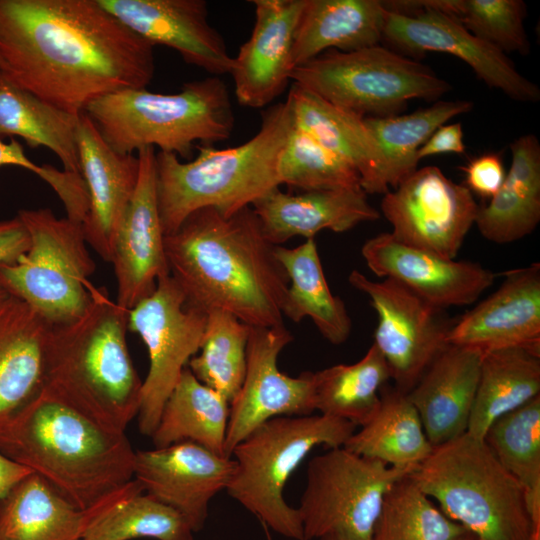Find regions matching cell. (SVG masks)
<instances>
[{
  "label": "cell",
  "mask_w": 540,
  "mask_h": 540,
  "mask_svg": "<svg viewBox=\"0 0 540 540\" xmlns=\"http://www.w3.org/2000/svg\"><path fill=\"white\" fill-rule=\"evenodd\" d=\"M540 395V355L521 347L482 354L467 433L483 440L490 425Z\"/></svg>",
  "instance_id": "cell-33"
},
{
  "label": "cell",
  "mask_w": 540,
  "mask_h": 540,
  "mask_svg": "<svg viewBox=\"0 0 540 540\" xmlns=\"http://www.w3.org/2000/svg\"><path fill=\"white\" fill-rule=\"evenodd\" d=\"M318 540H336V539H334L333 537L326 536V537H322V538H320Z\"/></svg>",
  "instance_id": "cell-51"
},
{
  "label": "cell",
  "mask_w": 540,
  "mask_h": 540,
  "mask_svg": "<svg viewBox=\"0 0 540 540\" xmlns=\"http://www.w3.org/2000/svg\"><path fill=\"white\" fill-rule=\"evenodd\" d=\"M390 379L387 362L375 344L353 364L314 372L315 409L356 427L366 424L380 405V391Z\"/></svg>",
  "instance_id": "cell-36"
},
{
  "label": "cell",
  "mask_w": 540,
  "mask_h": 540,
  "mask_svg": "<svg viewBox=\"0 0 540 540\" xmlns=\"http://www.w3.org/2000/svg\"><path fill=\"white\" fill-rule=\"evenodd\" d=\"M229 405L221 394L201 383L186 367L151 435L155 448L190 441L225 456Z\"/></svg>",
  "instance_id": "cell-34"
},
{
  "label": "cell",
  "mask_w": 540,
  "mask_h": 540,
  "mask_svg": "<svg viewBox=\"0 0 540 540\" xmlns=\"http://www.w3.org/2000/svg\"><path fill=\"white\" fill-rule=\"evenodd\" d=\"M31 472L0 452V500L17 482Z\"/></svg>",
  "instance_id": "cell-48"
},
{
  "label": "cell",
  "mask_w": 540,
  "mask_h": 540,
  "mask_svg": "<svg viewBox=\"0 0 540 540\" xmlns=\"http://www.w3.org/2000/svg\"><path fill=\"white\" fill-rule=\"evenodd\" d=\"M29 246V234L17 215L0 220V266L18 260Z\"/></svg>",
  "instance_id": "cell-46"
},
{
  "label": "cell",
  "mask_w": 540,
  "mask_h": 540,
  "mask_svg": "<svg viewBox=\"0 0 540 540\" xmlns=\"http://www.w3.org/2000/svg\"><path fill=\"white\" fill-rule=\"evenodd\" d=\"M382 41L386 47L415 59L430 51L451 54L469 65L487 86L512 100H540L538 85L524 77L505 53L438 10L427 9L409 16L386 10Z\"/></svg>",
  "instance_id": "cell-16"
},
{
  "label": "cell",
  "mask_w": 540,
  "mask_h": 540,
  "mask_svg": "<svg viewBox=\"0 0 540 540\" xmlns=\"http://www.w3.org/2000/svg\"><path fill=\"white\" fill-rule=\"evenodd\" d=\"M466 187L475 194L491 199L501 187L506 171L501 156L486 153L471 159L462 167Z\"/></svg>",
  "instance_id": "cell-44"
},
{
  "label": "cell",
  "mask_w": 540,
  "mask_h": 540,
  "mask_svg": "<svg viewBox=\"0 0 540 540\" xmlns=\"http://www.w3.org/2000/svg\"><path fill=\"white\" fill-rule=\"evenodd\" d=\"M456 540H480V539L477 538L475 535L471 534L470 532H467Z\"/></svg>",
  "instance_id": "cell-49"
},
{
  "label": "cell",
  "mask_w": 540,
  "mask_h": 540,
  "mask_svg": "<svg viewBox=\"0 0 540 540\" xmlns=\"http://www.w3.org/2000/svg\"><path fill=\"white\" fill-rule=\"evenodd\" d=\"M472 109L469 100H438L406 115L365 117L383 157L387 187L396 188L417 170L418 150L439 127Z\"/></svg>",
  "instance_id": "cell-38"
},
{
  "label": "cell",
  "mask_w": 540,
  "mask_h": 540,
  "mask_svg": "<svg viewBox=\"0 0 540 540\" xmlns=\"http://www.w3.org/2000/svg\"><path fill=\"white\" fill-rule=\"evenodd\" d=\"M294 126L285 101L265 109L257 133L236 147L196 146L198 155L188 162L158 151L156 191L165 235L197 210L214 208L229 216L279 187V161Z\"/></svg>",
  "instance_id": "cell-5"
},
{
  "label": "cell",
  "mask_w": 540,
  "mask_h": 540,
  "mask_svg": "<svg viewBox=\"0 0 540 540\" xmlns=\"http://www.w3.org/2000/svg\"><path fill=\"white\" fill-rule=\"evenodd\" d=\"M380 207L396 240L447 259L456 258L479 209L472 192L437 166L417 169Z\"/></svg>",
  "instance_id": "cell-14"
},
{
  "label": "cell",
  "mask_w": 540,
  "mask_h": 540,
  "mask_svg": "<svg viewBox=\"0 0 540 540\" xmlns=\"http://www.w3.org/2000/svg\"><path fill=\"white\" fill-rule=\"evenodd\" d=\"M153 51L99 0H0V73L73 115L107 94L146 88Z\"/></svg>",
  "instance_id": "cell-1"
},
{
  "label": "cell",
  "mask_w": 540,
  "mask_h": 540,
  "mask_svg": "<svg viewBox=\"0 0 540 540\" xmlns=\"http://www.w3.org/2000/svg\"><path fill=\"white\" fill-rule=\"evenodd\" d=\"M498 289L454 322L449 345L482 353L521 347L540 355V263L503 273Z\"/></svg>",
  "instance_id": "cell-20"
},
{
  "label": "cell",
  "mask_w": 540,
  "mask_h": 540,
  "mask_svg": "<svg viewBox=\"0 0 540 540\" xmlns=\"http://www.w3.org/2000/svg\"><path fill=\"white\" fill-rule=\"evenodd\" d=\"M0 452L86 510L134 478L125 433L95 423L52 392H40L0 431Z\"/></svg>",
  "instance_id": "cell-3"
},
{
  "label": "cell",
  "mask_w": 540,
  "mask_h": 540,
  "mask_svg": "<svg viewBox=\"0 0 540 540\" xmlns=\"http://www.w3.org/2000/svg\"><path fill=\"white\" fill-rule=\"evenodd\" d=\"M344 447L393 467H416L434 448L407 393L387 384L380 391L376 413Z\"/></svg>",
  "instance_id": "cell-32"
},
{
  "label": "cell",
  "mask_w": 540,
  "mask_h": 540,
  "mask_svg": "<svg viewBox=\"0 0 540 540\" xmlns=\"http://www.w3.org/2000/svg\"><path fill=\"white\" fill-rule=\"evenodd\" d=\"M292 340L284 325L251 327L245 377L229 405L225 456L231 457L234 447L262 423L280 416L310 415L316 410L314 372L291 377L278 368V356Z\"/></svg>",
  "instance_id": "cell-15"
},
{
  "label": "cell",
  "mask_w": 540,
  "mask_h": 540,
  "mask_svg": "<svg viewBox=\"0 0 540 540\" xmlns=\"http://www.w3.org/2000/svg\"><path fill=\"white\" fill-rule=\"evenodd\" d=\"M251 326L224 311L207 313L200 354L187 367L204 385L221 394L230 404L243 383Z\"/></svg>",
  "instance_id": "cell-40"
},
{
  "label": "cell",
  "mask_w": 540,
  "mask_h": 540,
  "mask_svg": "<svg viewBox=\"0 0 540 540\" xmlns=\"http://www.w3.org/2000/svg\"><path fill=\"white\" fill-rule=\"evenodd\" d=\"M385 15L379 0H306L294 35L292 69L328 50L379 44Z\"/></svg>",
  "instance_id": "cell-29"
},
{
  "label": "cell",
  "mask_w": 540,
  "mask_h": 540,
  "mask_svg": "<svg viewBox=\"0 0 540 540\" xmlns=\"http://www.w3.org/2000/svg\"><path fill=\"white\" fill-rule=\"evenodd\" d=\"M17 166L29 170L43 181H45L56 194L62 193L70 181L69 173L59 170L51 165H37L25 154L22 145L12 139L9 143H4L0 139V167Z\"/></svg>",
  "instance_id": "cell-45"
},
{
  "label": "cell",
  "mask_w": 540,
  "mask_h": 540,
  "mask_svg": "<svg viewBox=\"0 0 540 540\" xmlns=\"http://www.w3.org/2000/svg\"><path fill=\"white\" fill-rule=\"evenodd\" d=\"M206 323L207 313L186 304L171 275L128 311V330L139 335L149 357L137 415L141 434L151 437L155 431L167 398L200 350Z\"/></svg>",
  "instance_id": "cell-12"
},
{
  "label": "cell",
  "mask_w": 540,
  "mask_h": 540,
  "mask_svg": "<svg viewBox=\"0 0 540 540\" xmlns=\"http://www.w3.org/2000/svg\"><path fill=\"white\" fill-rule=\"evenodd\" d=\"M138 181L118 228L111 264L117 284L116 303L130 310L150 296L170 275L156 191V151H137Z\"/></svg>",
  "instance_id": "cell-17"
},
{
  "label": "cell",
  "mask_w": 540,
  "mask_h": 540,
  "mask_svg": "<svg viewBox=\"0 0 540 540\" xmlns=\"http://www.w3.org/2000/svg\"><path fill=\"white\" fill-rule=\"evenodd\" d=\"M134 33L175 50L188 64L211 76L230 73L233 57L210 24L204 0H99Z\"/></svg>",
  "instance_id": "cell-21"
},
{
  "label": "cell",
  "mask_w": 540,
  "mask_h": 540,
  "mask_svg": "<svg viewBox=\"0 0 540 540\" xmlns=\"http://www.w3.org/2000/svg\"><path fill=\"white\" fill-rule=\"evenodd\" d=\"M512 161L505 179L479 206L475 225L487 240L506 244L531 234L540 222V143L525 134L510 144Z\"/></svg>",
  "instance_id": "cell-30"
},
{
  "label": "cell",
  "mask_w": 540,
  "mask_h": 540,
  "mask_svg": "<svg viewBox=\"0 0 540 540\" xmlns=\"http://www.w3.org/2000/svg\"><path fill=\"white\" fill-rule=\"evenodd\" d=\"M186 519L172 507L135 491L97 516L87 527V540H194Z\"/></svg>",
  "instance_id": "cell-41"
},
{
  "label": "cell",
  "mask_w": 540,
  "mask_h": 540,
  "mask_svg": "<svg viewBox=\"0 0 540 540\" xmlns=\"http://www.w3.org/2000/svg\"><path fill=\"white\" fill-rule=\"evenodd\" d=\"M467 532L409 474L386 492L371 540H456Z\"/></svg>",
  "instance_id": "cell-39"
},
{
  "label": "cell",
  "mask_w": 540,
  "mask_h": 540,
  "mask_svg": "<svg viewBox=\"0 0 540 540\" xmlns=\"http://www.w3.org/2000/svg\"><path fill=\"white\" fill-rule=\"evenodd\" d=\"M30 238L25 254L0 266V288L30 306L50 326L78 319L91 299L96 264L81 224L50 209H21Z\"/></svg>",
  "instance_id": "cell-10"
},
{
  "label": "cell",
  "mask_w": 540,
  "mask_h": 540,
  "mask_svg": "<svg viewBox=\"0 0 540 540\" xmlns=\"http://www.w3.org/2000/svg\"><path fill=\"white\" fill-rule=\"evenodd\" d=\"M164 244L170 275L188 306L224 311L251 327L284 325L289 280L252 207L229 216L197 210L165 235Z\"/></svg>",
  "instance_id": "cell-2"
},
{
  "label": "cell",
  "mask_w": 540,
  "mask_h": 540,
  "mask_svg": "<svg viewBox=\"0 0 540 540\" xmlns=\"http://www.w3.org/2000/svg\"><path fill=\"white\" fill-rule=\"evenodd\" d=\"M466 147L463 141V129L460 122L444 124L439 127L425 144L418 150L417 158L421 159L442 153L463 154Z\"/></svg>",
  "instance_id": "cell-47"
},
{
  "label": "cell",
  "mask_w": 540,
  "mask_h": 540,
  "mask_svg": "<svg viewBox=\"0 0 540 540\" xmlns=\"http://www.w3.org/2000/svg\"><path fill=\"white\" fill-rule=\"evenodd\" d=\"M274 255L289 280L283 316L293 322L308 317L328 342L344 343L351 333V318L343 300L328 286L314 238L295 248L275 246Z\"/></svg>",
  "instance_id": "cell-31"
},
{
  "label": "cell",
  "mask_w": 540,
  "mask_h": 540,
  "mask_svg": "<svg viewBox=\"0 0 540 540\" xmlns=\"http://www.w3.org/2000/svg\"><path fill=\"white\" fill-rule=\"evenodd\" d=\"M84 112L122 154L157 147L188 158L197 141L213 146L227 140L234 128L229 92L218 76L184 83L172 94L119 90L92 101Z\"/></svg>",
  "instance_id": "cell-6"
},
{
  "label": "cell",
  "mask_w": 540,
  "mask_h": 540,
  "mask_svg": "<svg viewBox=\"0 0 540 540\" xmlns=\"http://www.w3.org/2000/svg\"><path fill=\"white\" fill-rule=\"evenodd\" d=\"M348 281L369 297L378 316L373 344L383 354L394 386L408 393L449 345L454 319L392 279L374 281L353 270Z\"/></svg>",
  "instance_id": "cell-13"
},
{
  "label": "cell",
  "mask_w": 540,
  "mask_h": 540,
  "mask_svg": "<svg viewBox=\"0 0 540 540\" xmlns=\"http://www.w3.org/2000/svg\"><path fill=\"white\" fill-rule=\"evenodd\" d=\"M138 488L129 481L94 506L81 510L43 477L31 472L0 500V540H80L89 524Z\"/></svg>",
  "instance_id": "cell-24"
},
{
  "label": "cell",
  "mask_w": 540,
  "mask_h": 540,
  "mask_svg": "<svg viewBox=\"0 0 540 540\" xmlns=\"http://www.w3.org/2000/svg\"><path fill=\"white\" fill-rule=\"evenodd\" d=\"M410 477L480 540H536L522 486L484 440L466 432L436 446Z\"/></svg>",
  "instance_id": "cell-7"
},
{
  "label": "cell",
  "mask_w": 540,
  "mask_h": 540,
  "mask_svg": "<svg viewBox=\"0 0 540 540\" xmlns=\"http://www.w3.org/2000/svg\"><path fill=\"white\" fill-rule=\"evenodd\" d=\"M416 467H393L344 446L313 457L297 507L304 540H371L386 492Z\"/></svg>",
  "instance_id": "cell-11"
},
{
  "label": "cell",
  "mask_w": 540,
  "mask_h": 540,
  "mask_svg": "<svg viewBox=\"0 0 540 540\" xmlns=\"http://www.w3.org/2000/svg\"><path fill=\"white\" fill-rule=\"evenodd\" d=\"M128 310L105 288H91L85 312L50 326L44 353V385L102 427L125 433L137 417L143 380L127 345Z\"/></svg>",
  "instance_id": "cell-4"
},
{
  "label": "cell",
  "mask_w": 540,
  "mask_h": 540,
  "mask_svg": "<svg viewBox=\"0 0 540 540\" xmlns=\"http://www.w3.org/2000/svg\"><path fill=\"white\" fill-rule=\"evenodd\" d=\"M361 255L375 275L402 284L442 309L474 303L496 277L479 263L443 258L405 245L387 232L368 239Z\"/></svg>",
  "instance_id": "cell-19"
},
{
  "label": "cell",
  "mask_w": 540,
  "mask_h": 540,
  "mask_svg": "<svg viewBox=\"0 0 540 540\" xmlns=\"http://www.w3.org/2000/svg\"><path fill=\"white\" fill-rule=\"evenodd\" d=\"M290 79L364 118L399 115L412 99L438 101L451 90L429 66L380 44L328 50L294 67Z\"/></svg>",
  "instance_id": "cell-9"
},
{
  "label": "cell",
  "mask_w": 540,
  "mask_h": 540,
  "mask_svg": "<svg viewBox=\"0 0 540 540\" xmlns=\"http://www.w3.org/2000/svg\"><path fill=\"white\" fill-rule=\"evenodd\" d=\"M355 430L349 421L322 414L272 418L234 447L226 491L273 531L304 540L298 510L287 504L283 489L315 447H342Z\"/></svg>",
  "instance_id": "cell-8"
},
{
  "label": "cell",
  "mask_w": 540,
  "mask_h": 540,
  "mask_svg": "<svg viewBox=\"0 0 540 540\" xmlns=\"http://www.w3.org/2000/svg\"><path fill=\"white\" fill-rule=\"evenodd\" d=\"M526 13L522 0H460L455 19L505 54L528 55L531 45L524 28Z\"/></svg>",
  "instance_id": "cell-43"
},
{
  "label": "cell",
  "mask_w": 540,
  "mask_h": 540,
  "mask_svg": "<svg viewBox=\"0 0 540 540\" xmlns=\"http://www.w3.org/2000/svg\"><path fill=\"white\" fill-rule=\"evenodd\" d=\"M278 173L281 185L302 191L361 188L353 166L295 126L280 157Z\"/></svg>",
  "instance_id": "cell-42"
},
{
  "label": "cell",
  "mask_w": 540,
  "mask_h": 540,
  "mask_svg": "<svg viewBox=\"0 0 540 540\" xmlns=\"http://www.w3.org/2000/svg\"><path fill=\"white\" fill-rule=\"evenodd\" d=\"M288 102L296 128L347 161L366 194H385L383 157L364 117L341 109L293 83Z\"/></svg>",
  "instance_id": "cell-28"
},
{
  "label": "cell",
  "mask_w": 540,
  "mask_h": 540,
  "mask_svg": "<svg viewBox=\"0 0 540 540\" xmlns=\"http://www.w3.org/2000/svg\"><path fill=\"white\" fill-rule=\"evenodd\" d=\"M265 238L274 246L295 236L314 238L322 230L345 232L380 219L360 187L289 194L274 188L252 206Z\"/></svg>",
  "instance_id": "cell-25"
},
{
  "label": "cell",
  "mask_w": 540,
  "mask_h": 540,
  "mask_svg": "<svg viewBox=\"0 0 540 540\" xmlns=\"http://www.w3.org/2000/svg\"><path fill=\"white\" fill-rule=\"evenodd\" d=\"M49 327L20 299L0 300V431L44 385Z\"/></svg>",
  "instance_id": "cell-27"
},
{
  "label": "cell",
  "mask_w": 540,
  "mask_h": 540,
  "mask_svg": "<svg viewBox=\"0 0 540 540\" xmlns=\"http://www.w3.org/2000/svg\"><path fill=\"white\" fill-rule=\"evenodd\" d=\"M235 461L190 441L138 450L134 478L144 492L179 512L194 532L208 518L209 504L226 490Z\"/></svg>",
  "instance_id": "cell-18"
},
{
  "label": "cell",
  "mask_w": 540,
  "mask_h": 540,
  "mask_svg": "<svg viewBox=\"0 0 540 540\" xmlns=\"http://www.w3.org/2000/svg\"><path fill=\"white\" fill-rule=\"evenodd\" d=\"M522 486L536 540H540V395L496 419L483 438Z\"/></svg>",
  "instance_id": "cell-37"
},
{
  "label": "cell",
  "mask_w": 540,
  "mask_h": 540,
  "mask_svg": "<svg viewBox=\"0 0 540 540\" xmlns=\"http://www.w3.org/2000/svg\"><path fill=\"white\" fill-rule=\"evenodd\" d=\"M255 21L250 37L233 57L229 74L237 101L263 108L286 89L292 71L294 35L306 0H252Z\"/></svg>",
  "instance_id": "cell-23"
},
{
  "label": "cell",
  "mask_w": 540,
  "mask_h": 540,
  "mask_svg": "<svg viewBox=\"0 0 540 540\" xmlns=\"http://www.w3.org/2000/svg\"><path fill=\"white\" fill-rule=\"evenodd\" d=\"M77 148L88 195L82 231L88 246L111 263L114 240L137 185L139 160L110 147L85 112L78 121Z\"/></svg>",
  "instance_id": "cell-22"
},
{
  "label": "cell",
  "mask_w": 540,
  "mask_h": 540,
  "mask_svg": "<svg viewBox=\"0 0 540 540\" xmlns=\"http://www.w3.org/2000/svg\"><path fill=\"white\" fill-rule=\"evenodd\" d=\"M482 352L448 345L407 393L433 447L467 432Z\"/></svg>",
  "instance_id": "cell-26"
},
{
  "label": "cell",
  "mask_w": 540,
  "mask_h": 540,
  "mask_svg": "<svg viewBox=\"0 0 540 540\" xmlns=\"http://www.w3.org/2000/svg\"><path fill=\"white\" fill-rule=\"evenodd\" d=\"M7 296L8 294L2 288H0V300L6 298Z\"/></svg>",
  "instance_id": "cell-50"
},
{
  "label": "cell",
  "mask_w": 540,
  "mask_h": 540,
  "mask_svg": "<svg viewBox=\"0 0 540 540\" xmlns=\"http://www.w3.org/2000/svg\"><path fill=\"white\" fill-rule=\"evenodd\" d=\"M80 540H87V539L82 538V539H80Z\"/></svg>",
  "instance_id": "cell-52"
},
{
  "label": "cell",
  "mask_w": 540,
  "mask_h": 540,
  "mask_svg": "<svg viewBox=\"0 0 540 540\" xmlns=\"http://www.w3.org/2000/svg\"><path fill=\"white\" fill-rule=\"evenodd\" d=\"M80 115L54 107L0 73V136L21 137L30 148H48L61 161L63 170L79 175L77 127Z\"/></svg>",
  "instance_id": "cell-35"
}]
</instances>
